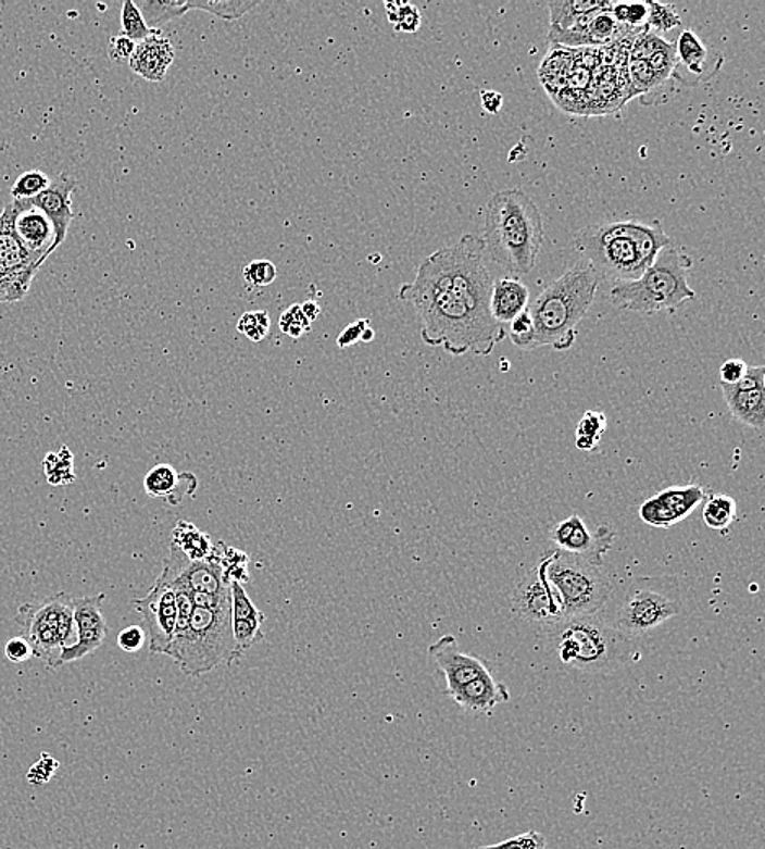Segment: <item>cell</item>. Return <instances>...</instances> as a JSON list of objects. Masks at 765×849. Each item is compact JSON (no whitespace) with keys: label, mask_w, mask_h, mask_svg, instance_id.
<instances>
[{"label":"cell","mask_w":765,"mask_h":849,"mask_svg":"<svg viewBox=\"0 0 765 849\" xmlns=\"http://www.w3.org/2000/svg\"><path fill=\"white\" fill-rule=\"evenodd\" d=\"M399 298L412 304L422 317L423 341L428 347L444 348L454 357H487L506 338V327L475 314L449 288L405 283L400 286Z\"/></svg>","instance_id":"cell-1"},{"label":"cell","mask_w":765,"mask_h":849,"mask_svg":"<svg viewBox=\"0 0 765 849\" xmlns=\"http://www.w3.org/2000/svg\"><path fill=\"white\" fill-rule=\"evenodd\" d=\"M670 242L660 221H617L578 230L575 247L601 282H635Z\"/></svg>","instance_id":"cell-2"},{"label":"cell","mask_w":765,"mask_h":849,"mask_svg":"<svg viewBox=\"0 0 765 849\" xmlns=\"http://www.w3.org/2000/svg\"><path fill=\"white\" fill-rule=\"evenodd\" d=\"M485 255L511 278L529 275L543 244L542 214L523 190L498 191L485 214Z\"/></svg>","instance_id":"cell-3"},{"label":"cell","mask_w":765,"mask_h":849,"mask_svg":"<svg viewBox=\"0 0 765 849\" xmlns=\"http://www.w3.org/2000/svg\"><path fill=\"white\" fill-rule=\"evenodd\" d=\"M601 279L586 262L576 263L550 283L527 308L534 322L532 351L552 347L569 350L578 337L579 322L588 314Z\"/></svg>","instance_id":"cell-4"},{"label":"cell","mask_w":765,"mask_h":849,"mask_svg":"<svg viewBox=\"0 0 765 849\" xmlns=\"http://www.w3.org/2000/svg\"><path fill=\"white\" fill-rule=\"evenodd\" d=\"M689 266L690 260L669 242L640 278L614 283L609 291V301L622 311L637 314H674L697 296L687 283Z\"/></svg>","instance_id":"cell-5"},{"label":"cell","mask_w":765,"mask_h":849,"mask_svg":"<svg viewBox=\"0 0 765 849\" xmlns=\"http://www.w3.org/2000/svg\"><path fill=\"white\" fill-rule=\"evenodd\" d=\"M560 662L586 673H607L627 662L631 639L601 614L565 617L547 630Z\"/></svg>","instance_id":"cell-6"},{"label":"cell","mask_w":765,"mask_h":849,"mask_svg":"<svg viewBox=\"0 0 765 849\" xmlns=\"http://www.w3.org/2000/svg\"><path fill=\"white\" fill-rule=\"evenodd\" d=\"M165 656L193 678L233 665L242 656L234 640L230 603L214 610L195 607L187 630L172 639Z\"/></svg>","instance_id":"cell-7"},{"label":"cell","mask_w":765,"mask_h":849,"mask_svg":"<svg viewBox=\"0 0 765 849\" xmlns=\"http://www.w3.org/2000/svg\"><path fill=\"white\" fill-rule=\"evenodd\" d=\"M682 608V591L676 577H638L628 585L611 624L618 633L634 639L679 616Z\"/></svg>","instance_id":"cell-8"},{"label":"cell","mask_w":765,"mask_h":849,"mask_svg":"<svg viewBox=\"0 0 765 849\" xmlns=\"http://www.w3.org/2000/svg\"><path fill=\"white\" fill-rule=\"evenodd\" d=\"M539 564L566 617L599 613L611 598V580L591 562L553 549Z\"/></svg>","instance_id":"cell-9"},{"label":"cell","mask_w":765,"mask_h":849,"mask_svg":"<svg viewBox=\"0 0 765 849\" xmlns=\"http://www.w3.org/2000/svg\"><path fill=\"white\" fill-rule=\"evenodd\" d=\"M17 623L34 649V657L51 669H57L61 650L76 642L74 598L63 591L38 603L24 604L18 610Z\"/></svg>","instance_id":"cell-10"},{"label":"cell","mask_w":765,"mask_h":849,"mask_svg":"<svg viewBox=\"0 0 765 849\" xmlns=\"http://www.w3.org/2000/svg\"><path fill=\"white\" fill-rule=\"evenodd\" d=\"M43 262L25 249L14 230V207L0 214V302H17L30 291Z\"/></svg>","instance_id":"cell-11"},{"label":"cell","mask_w":765,"mask_h":849,"mask_svg":"<svg viewBox=\"0 0 765 849\" xmlns=\"http://www.w3.org/2000/svg\"><path fill=\"white\" fill-rule=\"evenodd\" d=\"M513 613L526 623L549 630L565 620L562 603L537 564L513 591Z\"/></svg>","instance_id":"cell-12"},{"label":"cell","mask_w":765,"mask_h":849,"mask_svg":"<svg viewBox=\"0 0 765 849\" xmlns=\"http://www.w3.org/2000/svg\"><path fill=\"white\" fill-rule=\"evenodd\" d=\"M133 607L141 614L149 650L165 656L177 626V595L174 588L158 577L149 594L133 601Z\"/></svg>","instance_id":"cell-13"},{"label":"cell","mask_w":765,"mask_h":849,"mask_svg":"<svg viewBox=\"0 0 765 849\" xmlns=\"http://www.w3.org/2000/svg\"><path fill=\"white\" fill-rule=\"evenodd\" d=\"M550 539L556 551L576 555L601 567L605 554L614 545L615 533L609 525L589 529L578 515H572L553 526Z\"/></svg>","instance_id":"cell-14"},{"label":"cell","mask_w":765,"mask_h":849,"mask_svg":"<svg viewBox=\"0 0 765 849\" xmlns=\"http://www.w3.org/2000/svg\"><path fill=\"white\" fill-rule=\"evenodd\" d=\"M705 499V489L697 484L667 487L643 502L638 510V515L644 525L653 528H673L677 523L692 515Z\"/></svg>","instance_id":"cell-15"},{"label":"cell","mask_w":765,"mask_h":849,"mask_svg":"<svg viewBox=\"0 0 765 849\" xmlns=\"http://www.w3.org/2000/svg\"><path fill=\"white\" fill-rule=\"evenodd\" d=\"M105 595L97 597L74 598V626H76V642L61 650L57 669L66 663L77 662L84 657L96 652L105 640L109 627L102 613Z\"/></svg>","instance_id":"cell-16"},{"label":"cell","mask_w":765,"mask_h":849,"mask_svg":"<svg viewBox=\"0 0 765 849\" xmlns=\"http://www.w3.org/2000/svg\"><path fill=\"white\" fill-rule=\"evenodd\" d=\"M674 83L687 87H697L708 83L718 74L725 63V57L719 51L710 50L693 32L684 30L674 43Z\"/></svg>","instance_id":"cell-17"},{"label":"cell","mask_w":765,"mask_h":849,"mask_svg":"<svg viewBox=\"0 0 765 849\" xmlns=\"http://www.w3.org/2000/svg\"><path fill=\"white\" fill-rule=\"evenodd\" d=\"M428 656L444 675L448 695L488 672V666L478 657L462 652L454 636H442L436 640L428 647Z\"/></svg>","instance_id":"cell-18"},{"label":"cell","mask_w":765,"mask_h":849,"mask_svg":"<svg viewBox=\"0 0 765 849\" xmlns=\"http://www.w3.org/2000/svg\"><path fill=\"white\" fill-rule=\"evenodd\" d=\"M14 230L18 240L24 244L28 252L34 253L41 262H47L48 257L58 249L57 234L50 220L43 211L28 200H14Z\"/></svg>","instance_id":"cell-19"},{"label":"cell","mask_w":765,"mask_h":849,"mask_svg":"<svg viewBox=\"0 0 765 849\" xmlns=\"http://www.w3.org/2000/svg\"><path fill=\"white\" fill-rule=\"evenodd\" d=\"M76 188V178L70 177V175H60L51 180L47 190L28 200L38 210L43 211L45 216L50 220L54 234H57V247L66 240L67 233H70V226L74 220L73 193Z\"/></svg>","instance_id":"cell-20"},{"label":"cell","mask_w":765,"mask_h":849,"mask_svg":"<svg viewBox=\"0 0 765 849\" xmlns=\"http://www.w3.org/2000/svg\"><path fill=\"white\" fill-rule=\"evenodd\" d=\"M449 696L465 711L484 715H490L497 706L510 701L511 698L510 689L503 683L497 682L490 670L465 683Z\"/></svg>","instance_id":"cell-21"},{"label":"cell","mask_w":765,"mask_h":849,"mask_svg":"<svg viewBox=\"0 0 765 849\" xmlns=\"http://www.w3.org/2000/svg\"><path fill=\"white\" fill-rule=\"evenodd\" d=\"M174 60L175 50L172 41L161 34H155L136 45L135 53L129 60V67L142 79L161 83L167 76L168 67Z\"/></svg>","instance_id":"cell-22"},{"label":"cell","mask_w":765,"mask_h":849,"mask_svg":"<svg viewBox=\"0 0 765 849\" xmlns=\"http://www.w3.org/2000/svg\"><path fill=\"white\" fill-rule=\"evenodd\" d=\"M529 288L519 278H503L493 282L490 312L494 322L507 327L511 321L529 308Z\"/></svg>","instance_id":"cell-23"},{"label":"cell","mask_w":765,"mask_h":849,"mask_svg":"<svg viewBox=\"0 0 765 849\" xmlns=\"http://www.w3.org/2000/svg\"><path fill=\"white\" fill-rule=\"evenodd\" d=\"M723 399L738 422L757 432L765 425V389L736 390L722 384Z\"/></svg>","instance_id":"cell-24"},{"label":"cell","mask_w":765,"mask_h":849,"mask_svg":"<svg viewBox=\"0 0 765 849\" xmlns=\"http://www.w3.org/2000/svg\"><path fill=\"white\" fill-rule=\"evenodd\" d=\"M611 8V2L602 0H556L550 2V34H563L572 28L582 15L592 11Z\"/></svg>","instance_id":"cell-25"},{"label":"cell","mask_w":765,"mask_h":849,"mask_svg":"<svg viewBox=\"0 0 765 849\" xmlns=\"http://www.w3.org/2000/svg\"><path fill=\"white\" fill-rule=\"evenodd\" d=\"M172 545L180 549L190 561H206L213 555L214 542L210 535L200 532L193 523L178 522L172 532Z\"/></svg>","instance_id":"cell-26"},{"label":"cell","mask_w":765,"mask_h":849,"mask_svg":"<svg viewBox=\"0 0 765 849\" xmlns=\"http://www.w3.org/2000/svg\"><path fill=\"white\" fill-rule=\"evenodd\" d=\"M136 5L141 11L146 25L154 32H161L165 24L175 21V18L184 17L187 12H190L188 0H168V2L142 0Z\"/></svg>","instance_id":"cell-27"},{"label":"cell","mask_w":765,"mask_h":849,"mask_svg":"<svg viewBox=\"0 0 765 849\" xmlns=\"http://www.w3.org/2000/svg\"><path fill=\"white\" fill-rule=\"evenodd\" d=\"M703 502L702 519L710 529L725 532L738 520V505L732 497L715 494Z\"/></svg>","instance_id":"cell-28"},{"label":"cell","mask_w":765,"mask_h":849,"mask_svg":"<svg viewBox=\"0 0 765 849\" xmlns=\"http://www.w3.org/2000/svg\"><path fill=\"white\" fill-rule=\"evenodd\" d=\"M187 474H178L168 464H159L149 471L145 479V489L148 496L154 499H167L177 496L178 489L184 486Z\"/></svg>","instance_id":"cell-29"},{"label":"cell","mask_w":765,"mask_h":849,"mask_svg":"<svg viewBox=\"0 0 765 849\" xmlns=\"http://www.w3.org/2000/svg\"><path fill=\"white\" fill-rule=\"evenodd\" d=\"M188 5H190V11H203L214 15V17L223 18V21L236 22L246 17L253 9L259 8L260 2H249V0H226V2H217V0H188Z\"/></svg>","instance_id":"cell-30"},{"label":"cell","mask_w":765,"mask_h":849,"mask_svg":"<svg viewBox=\"0 0 765 849\" xmlns=\"http://www.w3.org/2000/svg\"><path fill=\"white\" fill-rule=\"evenodd\" d=\"M607 428V416L598 410L582 413L576 428V448L581 451H594Z\"/></svg>","instance_id":"cell-31"},{"label":"cell","mask_w":765,"mask_h":849,"mask_svg":"<svg viewBox=\"0 0 765 849\" xmlns=\"http://www.w3.org/2000/svg\"><path fill=\"white\" fill-rule=\"evenodd\" d=\"M43 467L51 486H67L77 479L74 473V457L67 447L61 448L58 453L47 454Z\"/></svg>","instance_id":"cell-32"},{"label":"cell","mask_w":765,"mask_h":849,"mask_svg":"<svg viewBox=\"0 0 765 849\" xmlns=\"http://www.w3.org/2000/svg\"><path fill=\"white\" fill-rule=\"evenodd\" d=\"M216 552L221 565H223L224 577L229 584L237 582V584L243 585L250 580L249 558L246 552L229 548L224 542H217Z\"/></svg>","instance_id":"cell-33"},{"label":"cell","mask_w":765,"mask_h":849,"mask_svg":"<svg viewBox=\"0 0 765 849\" xmlns=\"http://www.w3.org/2000/svg\"><path fill=\"white\" fill-rule=\"evenodd\" d=\"M161 34V32L151 30L146 25L145 17H142L141 11L133 0H126L122 9V35L129 38L135 43H141V41L148 40L152 35Z\"/></svg>","instance_id":"cell-34"},{"label":"cell","mask_w":765,"mask_h":849,"mask_svg":"<svg viewBox=\"0 0 765 849\" xmlns=\"http://www.w3.org/2000/svg\"><path fill=\"white\" fill-rule=\"evenodd\" d=\"M647 5L648 32H653V34L657 35V32L663 34V32H670L674 30V28L680 27V17L674 5L657 4V2H647Z\"/></svg>","instance_id":"cell-35"},{"label":"cell","mask_w":765,"mask_h":849,"mask_svg":"<svg viewBox=\"0 0 765 849\" xmlns=\"http://www.w3.org/2000/svg\"><path fill=\"white\" fill-rule=\"evenodd\" d=\"M387 17H389L390 24L393 25L396 32H402V34H415L419 30L422 25V14L415 5L410 4H390L387 2Z\"/></svg>","instance_id":"cell-36"},{"label":"cell","mask_w":765,"mask_h":849,"mask_svg":"<svg viewBox=\"0 0 765 849\" xmlns=\"http://www.w3.org/2000/svg\"><path fill=\"white\" fill-rule=\"evenodd\" d=\"M50 184V177L43 172L28 171L17 178L11 193L14 200H32V198L38 197L41 191L47 190Z\"/></svg>","instance_id":"cell-37"},{"label":"cell","mask_w":765,"mask_h":849,"mask_svg":"<svg viewBox=\"0 0 765 849\" xmlns=\"http://www.w3.org/2000/svg\"><path fill=\"white\" fill-rule=\"evenodd\" d=\"M534 335H536V330H534V322L529 311H524L523 314L517 315L507 324L506 337H510L513 345H516L521 350L532 351Z\"/></svg>","instance_id":"cell-38"},{"label":"cell","mask_w":765,"mask_h":849,"mask_svg":"<svg viewBox=\"0 0 765 849\" xmlns=\"http://www.w3.org/2000/svg\"><path fill=\"white\" fill-rule=\"evenodd\" d=\"M272 319L266 311L246 312L237 324V330L252 341H262L268 335Z\"/></svg>","instance_id":"cell-39"},{"label":"cell","mask_w":765,"mask_h":849,"mask_svg":"<svg viewBox=\"0 0 765 849\" xmlns=\"http://www.w3.org/2000/svg\"><path fill=\"white\" fill-rule=\"evenodd\" d=\"M278 278V269L269 260H253L243 269V279L250 288H265Z\"/></svg>","instance_id":"cell-40"},{"label":"cell","mask_w":765,"mask_h":849,"mask_svg":"<svg viewBox=\"0 0 765 849\" xmlns=\"http://www.w3.org/2000/svg\"><path fill=\"white\" fill-rule=\"evenodd\" d=\"M647 63L650 64V67L653 70V73L656 74L657 79H673L674 64H676L674 43H669V41H663V43H661L660 47L654 50V53L648 58Z\"/></svg>","instance_id":"cell-41"},{"label":"cell","mask_w":765,"mask_h":849,"mask_svg":"<svg viewBox=\"0 0 765 849\" xmlns=\"http://www.w3.org/2000/svg\"><path fill=\"white\" fill-rule=\"evenodd\" d=\"M312 322L305 317L302 312L301 304H292L291 308L286 309L285 314L281 315L279 321V327L286 335L292 338L302 337L311 330Z\"/></svg>","instance_id":"cell-42"},{"label":"cell","mask_w":765,"mask_h":849,"mask_svg":"<svg viewBox=\"0 0 765 849\" xmlns=\"http://www.w3.org/2000/svg\"><path fill=\"white\" fill-rule=\"evenodd\" d=\"M547 839L542 833L530 832L523 833V835L513 836V838L504 839V841L498 842V845L481 846L478 849H545Z\"/></svg>","instance_id":"cell-43"},{"label":"cell","mask_w":765,"mask_h":849,"mask_svg":"<svg viewBox=\"0 0 765 849\" xmlns=\"http://www.w3.org/2000/svg\"><path fill=\"white\" fill-rule=\"evenodd\" d=\"M58 770H60V761L51 754L41 753L40 760L28 771L27 781L34 786H45L53 779Z\"/></svg>","instance_id":"cell-44"},{"label":"cell","mask_w":765,"mask_h":849,"mask_svg":"<svg viewBox=\"0 0 765 849\" xmlns=\"http://www.w3.org/2000/svg\"><path fill=\"white\" fill-rule=\"evenodd\" d=\"M4 653L9 662L25 663L34 657V649L24 636H18L8 640Z\"/></svg>","instance_id":"cell-45"},{"label":"cell","mask_w":765,"mask_h":849,"mask_svg":"<svg viewBox=\"0 0 765 849\" xmlns=\"http://www.w3.org/2000/svg\"><path fill=\"white\" fill-rule=\"evenodd\" d=\"M146 633L142 626H129L118 634L120 649L128 653L139 652L145 647Z\"/></svg>","instance_id":"cell-46"},{"label":"cell","mask_w":765,"mask_h":849,"mask_svg":"<svg viewBox=\"0 0 765 849\" xmlns=\"http://www.w3.org/2000/svg\"><path fill=\"white\" fill-rule=\"evenodd\" d=\"M136 43L129 38L118 35L110 40L109 58L115 64L129 63L133 53H135Z\"/></svg>","instance_id":"cell-47"},{"label":"cell","mask_w":765,"mask_h":849,"mask_svg":"<svg viewBox=\"0 0 765 849\" xmlns=\"http://www.w3.org/2000/svg\"><path fill=\"white\" fill-rule=\"evenodd\" d=\"M749 366L745 361L739 360V358H732V360L725 361L719 367V377H722V384L726 386H735L739 380L748 373Z\"/></svg>","instance_id":"cell-48"},{"label":"cell","mask_w":765,"mask_h":849,"mask_svg":"<svg viewBox=\"0 0 765 849\" xmlns=\"http://www.w3.org/2000/svg\"><path fill=\"white\" fill-rule=\"evenodd\" d=\"M369 319H360V321L353 322L348 325L340 335H338L337 344L340 348H348L351 345H356L358 341L363 340L364 332L369 328Z\"/></svg>","instance_id":"cell-49"},{"label":"cell","mask_w":765,"mask_h":849,"mask_svg":"<svg viewBox=\"0 0 765 849\" xmlns=\"http://www.w3.org/2000/svg\"><path fill=\"white\" fill-rule=\"evenodd\" d=\"M736 390H755L765 389V367L764 366H749L748 373L744 374L741 380L735 386H731Z\"/></svg>","instance_id":"cell-50"},{"label":"cell","mask_w":765,"mask_h":849,"mask_svg":"<svg viewBox=\"0 0 765 849\" xmlns=\"http://www.w3.org/2000/svg\"><path fill=\"white\" fill-rule=\"evenodd\" d=\"M481 105L488 113H493L494 115V113L500 112L501 105H503V96L494 92V90H484L481 92Z\"/></svg>","instance_id":"cell-51"},{"label":"cell","mask_w":765,"mask_h":849,"mask_svg":"<svg viewBox=\"0 0 765 849\" xmlns=\"http://www.w3.org/2000/svg\"><path fill=\"white\" fill-rule=\"evenodd\" d=\"M302 312H304L305 317L309 319V322L317 321L318 315H321V305L317 304V302L314 301H305L301 304Z\"/></svg>","instance_id":"cell-52"},{"label":"cell","mask_w":765,"mask_h":849,"mask_svg":"<svg viewBox=\"0 0 765 849\" xmlns=\"http://www.w3.org/2000/svg\"><path fill=\"white\" fill-rule=\"evenodd\" d=\"M374 335H376V334H374L373 328L369 327V328H367L366 332H364L363 340H361V341H366V344H369V341L374 340Z\"/></svg>","instance_id":"cell-53"}]
</instances>
